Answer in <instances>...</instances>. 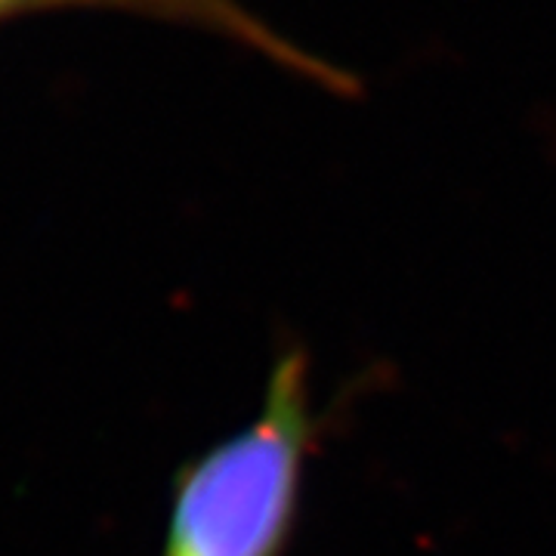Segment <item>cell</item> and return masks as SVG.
I'll return each instance as SVG.
<instances>
[{
    "label": "cell",
    "mask_w": 556,
    "mask_h": 556,
    "mask_svg": "<svg viewBox=\"0 0 556 556\" xmlns=\"http://www.w3.org/2000/svg\"><path fill=\"white\" fill-rule=\"evenodd\" d=\"M318 433L309 356L288 343L266 378L257 417L177 470L161 556L288 554Z\"/></svg>",
    "instance_id": "6da1fadb"
},
{
    "label": "cell",
    "mask_w": 556,
    "mask_h": 556,
    "mask_svg": "<svg viewBox=\"0 0 556 556\" xmlns=\"http://www.w3.org/2000/svg\"><path fill=\"white\" fill-rule=\"evenodd\" d=\"M43 7H102V10L137 13L161 22H177L186 28L211 31L241 50H251L278 68H285L288 75L318 84L321 90H331L338 97L356 93V78L346 68L281 35L276 25H269L257 10H251L241 0H40V10Z\"/></svg>",
    "instance_id": "7a4b0ae2"
},
{
    "label": "cell",
    "mask_w": 556,
    "mask_h": 556,
    "mask_svg": "<svg viewBox=\"0 0 556 556\" xmlns=\"http://www.w3.org/2000/svg\"><path fill=\"white\" fill-rule=\"evenodd\" d=\"M22 10H40V0H0V16L22 13Z\"/></svg>",
    "instance_id": "3957f363"
}]
</instances>
